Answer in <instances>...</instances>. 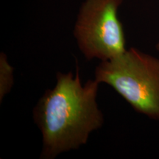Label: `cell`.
<instances>
[{
  "label": "cell",
  "mask_w": 159,
  "mask_h": 159,
  "mask_svg": "<svg viewBox=\"0 0 159 159\" xmlns=\"http://www.w3.org/2000/svg\"><path fill=\"white\" fill-rule=\"evenodd\" d=\"M156 49H157V51L158 52H159V41H158V43H156Z\"/></svg>",
  "instance_id": "5"
},
{
  "label": "cell",
  "mask_w": 159,
  "mask_h": 159,
  "mask_svg": "<svg viewBox=\"0 0 159 159\" xmlns=\"http://www.w3.org/2000/svg\"><path fill=\"white\" fill-rule=\"evenodd\" d=\"M123 0H85L80 8L73 35L88 61H108L127 50L124 28L118 17Z\"/></svg>",
  "instance_id": "3"
},
{
  "label": "cell",
  "mask_w": 159,
  "mask_h": 159,
  "mask_svg": "<svg viewBox=\"0 0 159 159\" xmlns=\"http://www.w3.org/2000/svg\"><path fill=\"white\" fill-rule=\"evenodd\" d=\"M14 68L12 66L4 52L0 53V102L11 92L14 85Z\"/></svg>",
  "instance_id": "4"
},
{
  "label": "cell",
  "mask_w": 159,
  "mask_h": 159,
  "mask_svg": "<svg viewBox=\"0 0 159 159\" xmlns=\"http://www.w3.org/2000/svg\"><path fill=\"white\" fill-rule=\"evenodd\" d=\"M99 83L81 81L75 73L58 71L54 88L47 89L33 108V119L42 136L40 158L54 159L87 144L91 133L105 122L97 98Z\"/></svg>",
  "instance_id": "1"
},
{
  "label": "cell",
  "mask_w": 159,
  "mask_h": 159,
  "mask_svg": "<svg viewBox=\"0 0 159 159\" xmlns=\"http://www.w3.org/2000/svg\"><path fill=\"white\" fill-rule=\"evenodd\" d=\"M94 79L111 86L135 111L159 121V58L134 47L101 61Z\"/></svg>",
  "instance_id": "2"
}]
</instances>
